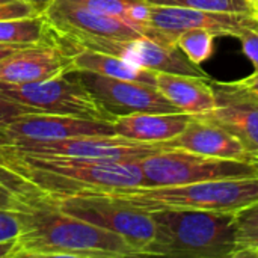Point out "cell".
<instances>
[{
  "mask_svg": "<svg viewBox=\"0 0 258 258\" xmlns=\"http://www.w3.org/2000/svg\"><path fill=\"white\" fill-rule=\"evenodd\" d=\"M2 206L20 224L9 258L141 257L119 234L62 212L50 197L24 184L8 190Z\"/></svg>",
  "mask_w": 258,
  "mask_h": 258,
  "instance_id": "6da1fadb",
  "label": "cell"
},
{
  "mask_svg": "<svg viewBox=\"0 0 258 258\" xmlns=\"http://www.w3.org/2000/svg\"><path fill=\"white\" fill-rule=\"evenodd\" d=\"M5 169L33 190L51 198L109 194L144 186L139 162H98L62 156L26 154L2 148Z\"/></svg>",
  "mask_w": 258,
  "mask_h": 258,
  "instance_id": "7a4b0ae2",
  "label": "cell"
},
{
  "mask_svg": "<svg viewBox=\"0 0 258 258\" xmlns=\"http://www.w3.org/2000/svg\"><path fill=\"white\" fill-rule=\"evenodd\" d=\"M150 215L156 233L144 255L234 258L239 249L237 212L162 209Z\"/></svg>",
  "mask_w": 258,
  "mask_h": 258,
  "instance_id": "3957f363",
  "label": "cell"
},
{
  "mask_svg": "<svg viewBox=\"0 0 258 258\" xmlns=\"http://www.w3.org/2000/svg\"><path fill=\"white\" fill-rule=\"evenodd\" d=\"M104 195L148 213L162 209L240 212L258 203V175L210 180L181 186L133 187Z\"/></svg>",
  "mask_w": 258,
  "mask_h": 258,
  "instance_id": "277c9868",
  "label": "cell"
},
{
  "mask_svg": "<svg viewBox=\"0 0 258 258\" xmlns=\"http://www.w3.org/2000/svg\"><path fill=\"white\" fill-rule=\"evenodd\" d=\"M144 186H181L210 180L258 175V160H234L204 156L186 150H166L139 160Z\"/></svg>",
  "mask_w": 258,
  "mask_h": 258,
  "instance_id": "5b68a950",
  "label": "cell"
},
{
  "mask_svg": "<svg viewBox=\"0 0 258 258\" xmlns=\"http://www.w3.org/2000/svg\"><path fill=\"white\" fill-rule=\"evenodd\" d=\"M0 92L20 104L32 107L38 113L107 122H113L115 119V116L97 101V98L74 77L71 71L44 82H0Z\"/></svg>",
  "mask_w": 258,
  "mask_h": 258,
  "instance_id": "8992f818",
  "label": "cell"
},
{
  "mask_svg": "<svg viewBox=\"0 0 258 258\" xmlns=\"http://www.w3.org/2000/svg\"><path fill=\"white\" fill-rule=\"evenodd\" d=\"M51 200L62 212L119 234L130 242L141 255H144L145 248L154 239V221L148 212L115 201L104 194L73 195Z\"/></svg>",
  "mask_w": 258,
  "mask_h": 258,
  "instance_id": "52a82bcc",
  "label": "cell"
},
{
  "mask_svg": "<svg viewBox=\"0 0 258 258\" xmlns=\"http://www.w3.org/2000/svg\"><path fill=\"white\" fill-rule=\"evenodd\" d=\"M9 150L26 154L62 156L98 162H139L151 154L169 150L165 142L147 144L118 135L79 136L57 141H20L6 145Z\"/></svg>",
  "mask_w": 258,
  "mask_h": 258,
  "instance_id": "ba28073f",
  "label": "cell"
},
{
  "mask_svg": "<svg viewBox=\"0 0 258 258\" xmlns=\"http://www.w3.org/2000/svg\"><path fill=\"white\" fill-rule=\"evenodd\" d=\"M147 26L154 30L157 42L177 45L178 35L189 29H206L216 36L239 38L243 32L257 29V21L254 14L212 12L183 6L150 5Z\"/></svg>",
  "mask_w": 258,
  "mask_h": 258,
  "instance_id": "9c48e42d",
  "label": "cell"
},
{
  "mask_svg": "<svg viewBox=\"0 0 258 258\" xmlns=\"http://www.w3.org/2000/svg\"><path fill=\"white\" fill-rule=\"evenodd\" d=\"M71 73L113 116L139 112H181L154 85L112 79L91 71Z\"/></svg>",
  "mask_w": 258,
  "mask_h": 258,
  "instance_id": "30bf717a",
  "label": "cell"
},
{
  "mask_svg": "<svg viewBox=\"0 0 258 258\" xmlns=\"http://www.w3.org/2000/svg\"><path fill=\"white\" fill-rule=\"evenodd\" d=\"M56 36H100L133 39L144 36L127 21L80 6L70 0H53L42 12Z\"/></svg>",
  "mask_w": 258,
  "mask_h": 258,
  "instance_id": "8fae6325",
  "label": "cell"
},
{
  "mask_svg": "<svg viewBox=\"0 0 258 258\" xmlns=\"http://www.w3.org/2000/svg\"><path fill=\"white\" fill-rule=\"evenodd\" d=\"M216 95L215 110L195 115L237 136L252 153L258 154V106L237 82L209 80Z\"/></svg>",
  "mask_w": 258,
  "mask_h": 258,
  "instance_id": "7c38bea8",
  "label": "cell"
},
{
  "mask_svg": "<svg viewBox=\"0 0 258 258\" xmlns=\"http://www.w3.org/2000/svg\"><path fill=\"white\" fill-rule=\"evenodd\" d=\"M11 144L20 141H57L79 136L115 135L113 124L76 116L29 113L3 128Z\"/></svg>",
  "mask_w": 258,
  "mask_h": 258,
  "instance_id": "4fadbf2b",
  "label": "cell"
},
{
  "mask_svg": "<svg viewBox=\"0 0 258 258\" xmlns=\"http://www.w3.org/2000/svg\"><path fill=\"white\" fill-rule=\"evenodd\" d=\"M73 70V54L57 44L24 47L0 60V82H44Z\"/></svg>",
  "mask_w": 258,
  "mask_h": 258,
  "instance_id": "5bb4252c",
  "label": "cell"
},
{
  "mask_svg": "<svg viewBox=\"0 0 258 258\" xmlns=\"http://www.w3.org/2000/svg\"><path fill=\"white\" fill-rule=\"evenodd\" d=\"M165 145L169 150H186L221 159L258 160V154L252 153L237 136L200 116H195L178 136L166 141Z\"/></svg>",
  "mask_w": 258,
  "mask_h": 258,
  "instance_id": "9a60e30c",
  "label": "cell"
},
{
  "mask_svg": "<svg viewBox=\"0 0 258 258\" xmlns=\"http://www.w3.org/2000/svg\"><path fill=\"white\" fill-rule=\"evenodd\" d=\"M195 118L192 113L139 112L119 115L113 119L115 135L147 144H162L178 136Z\"/></svg>",
  "mask_w": 258,
  "mask_h": 258,
  "instance_id": "2e32d148",
  "label": "cell"
},
{
  "mask_svg": "<svg viewBox=\"0 0 258 258\" xmlns=\"http://www.w3.org/2000/svg\"><path fill=\"white\" fill-rule=\"evenodd\" d=\"M156 88L181 112L192 115H204L216 109V95L209 79L157 73Z\"/></svg>",
  "mask_w": 258,
  "mask_h": 258,
  "instance_id": "e0dca14e",
  "label": "cell"
},
{
  "mask_svg": "<svg viewBox=\"0 0 258 258\" xmlns=\"http://www.w3.org/2000/svg\"><path fill=\"white\" fill-rule=\"evenodd\" d=\"M73 54V70L71 71H91L112 79L142 82L156 86V71L128 62L125 59L92 51L88 48H73L67 50Z\"/></svg>",
  "mask_w": 258,
  "mask_h": 258,
  "instance_id": "ac0fdd59",
  "label": "cell"
},
{
  "mask_svg": "<svg viewBox=\"0 0 258 258\" xmlns=\"http://www.w3.org/2000/svg\"><path fill=\"white\" fill-rule=\"evenodd\" d=\"M56 44L53 30L44 14L0 20V45H45Z\"/></svg>",
  "mask_w": 258,
  "mask_h": 258,
  "instance_id": "d6986e66",
  "label": "cell"
},
{
  "mask_svg": "<svg viewBox=\"0 0 258 258\" xmlns=\"http://www.w3.org/2000/svg\"><path fill=\"white\" fill-rule=\"evenodd\" d=\"M80 6L121 18L136 27L144 36L148 38V8L147 0H70Z\"/></svg>",
  "mask_w": 258,
  "mask_h": 258,
  "instance_id": "ffe728a7",
  "label": "cell"
},
{
  "mask_svg": "<svg viewBox=\"0 0 258 258\" xmlns=\"http://www.w3.org/2000/svg\"><path fill=\"white\" fill-rule=\"evenodd\" d=\"M216 35L206 29H189L178 35V48L197 65L204 63L212 54Z\"/></svg>",
  "mask_w": 258,
  "mask_h": 258,
  "instance_id": "44dd1931",
  "label": "cell"
},
{
  "mask_svg": "<svg viewBox=\"0 0 258 258\" xmlns=\"http://www.w3.org/2000/svg\"><path fill=\"white\" fill-rule=\"evenodd\" d=\"M150 5L183 6L212 12H236L254 14L257 9L249 0H147Z\"/></svg>",
  "mask_w": 258,
  "mask_h": 258,
  "instance_id": "7402d4cb",
  "label": "cell"
},
{
  "mask_svg": "<svg viewBox=\"0 0 258 258\" xmlns=\"http://www.w3.org/2000/svg\"><path fill=\"white\" fill-rule=\"evenodd\" d=\"M29 113H38L36 110H33L32 107H27L24 104H20L11 98H8L6 95H3L0 92V128L3 130L6 125H9L11 122H14L15 119L29 115Z\"/></svg>",
  "mask_w": 258,
  "mask_h": 258,
  "instance_id": "603a6c76",
  "label": "cell"
},
{
  "mask_svg": "<svg viewBox=\"0 0 258 258\" xmlns=\"http://www.w3.org/2000/svg\"><path fill=\"white\" fill-rule=\"evenodd\" d=\"M20 234V224L17 216L0 206V242H8L12 239H17Z\"/></svg>",
  "mask_w": 258,
  "mask_h": 258,
  "instance_id": "cb8c5ba5",
  "label": "cell"
},
{
  "mask_svg": "<svg viewBox=\"0 0 258 258\" xmlns=\"http://www.w3.org/2000/svg\"><path fill=\"white\" fill-rule=\"evenodd\" d=\"M242 42V50L246 54V57L252 62L255 71H258V30L257 29H249L243 32L239 36Z\"/></svg>",
  "mask_w": 258,
  "mask_h": 258,
  "instance_id": "d4e9b609",
  "label": "cell"
},
{
  "mask_svg": "<svg viewBox=\"0 0 258 258\" xmlns=\"http://www.w3.org/2000/svg\"><path fill=\"white\" fill-rule=\"evenodd\" d=\"M237 221H239L240 230L258 228V203L237 212Z\"/></svg>",
  "mask_w": 258,
  "mask_h": 258,
  "instance_id": "484cf974",
  "label": "cell"
},
{
  "mask_svg": "<svg viewBox=\"0 0 258 258\" xmlns=\"http://www.w3.org/2000/svg\"><path fill=\"white\" fill-rule=\"evenodd\" d=\"M11 142H9V139L6 138V135H5V132L0 128V184L8 190V189H11L14 184H15V178L5 169V166H3V154H2V148L3 147H6V145H9Z\"/></svg>",
  "mask_w": 258,
  "mask_h": 258,
  "instance_id": "4316f807",
  "label": "cell"
},
{
  "mask_svg": "<svg viewBox=\"0 0 258 258\" xmlns=\"http://www.w3.org/2000/svg\"><path fill=\"white\" fill-rule=\"evenodd\" d=\"M258 246V228H248V230H240L239 234V249L237 252L249 248H257ZM236 252V255H237ZM234 255V258H236Z\"/></svg>",
  "mask_w": 258,
  "mask_h": 258,
  "instance_id": "83f0119b",
  "label": "cell"
},
{
  "mask_svg": "<svg viewBox=\"0 0 258 258\" xmlns=\"http://www.w3.org/2000/svg\"><path fill=\"white\" fill-rule=\"evenodd\" d=\"M239 83L254 97H258V71H254L251 76L239 80Z\"/></svg>",
  "mask_w": 258,
  "mask_h": 258,
  "instance_id": "f1b7e54d",
  "label": "cell"
},
{
  "mask_svg": "<svg viewBox=\"0 0 258 258\" xmlns=\"http://www.w3.org/2000/svg\"><path fill=\"white\" fill-rule=\"evenodd\" d=\"M14 240H8V242H0V258H9L11 257V251L14 246Z\"/></svg>",
  "mask_w": 258,
  "mask_h": 258,
  "instance_id": "f546056e",
  "label": "cell"
},
{
  "mask_svg": "<svg viewBox=\"0 0 258 258\" xmlns=\"http://www.w3.org/2000/svg\"><path fill=\"white\" fill-rule=\"evenodd\" d=\"M27 3H30L39 14H42L45 9H47V6L53 2V0H26Z\"/></svg>",
  "mask_w": 258,
  "mask_h": 258,
  "instance_id": "4dcf8cb0",
  "label": "cell"
},
{
  "mask_svg": "<svg viewBox=\"0 0 258 258\" xmlns=\"http://www.w3.org/2000/svg\"><path fill=\"white\" fill-rule=\"evenodd\" d=\"M20 48H24V47H20V45H0V60L5 59L9 54H12L14 51L20 50Z\"/></svg>",
  "mask_w": 258,
  "mask_h": 258,
  "instance_id": "1f68e13d",
  "label": "cell"
},
{
  "mask_svg": "<svg viewBox=\"0 0 258 258\" xmlns=\"http://www.w3.org/2000/svg\"><path fill=\"white\" fill-rule=\"evenodd\" d=\"M242 88H243V86H242ZM243 89H245V88H243ZM245 91H246V89H245ZM246 92H248V91H246ZM248 95H249V98H251V100H252V101H254V103L258 106V97H254V95H252V94H249V92H248Z\"/></svg>",
  "mask_w": 258,
  "mask_h": 258,
  "instance_id": "d6a6232c",
  "label": "cell"
},
{
  "mask_svg": "<svg viewBox=\"0 0 258 258\" xmlns=\"http://www.w3.org/2000/svg\"><path fill=\"white\" fill-rule=\"evenodd\" d=\"M254 6H255V9H258V0H249Z\"/></svg>",
  "mask_w": 258,
  "mask_h": 258,
  "instance_id": "836d02e7",
  "label": "cell"
},
{
  "mask_svg": "<svg viewBox=\"0 0 258 258\" xmlns=\"http://www.w3.org/2000/svg\"><path fill=\"white\" fill-rule=\"evenodd\" d=\"M254 17H255V21H257V30H258V9L254 12Z\"/></svg>",
  "mask_w": 258,
  "mask_h": 258,
  "instance_id": "e575fe53",
  "label": "cell"
},
{
  "mask_svg": "<svg viewBox=\"0 0 258 258\" xmlns=\"http://www.w3.org/2000/svg\"><path fill=\"white\" fill-rule=\"evenodd\" d=\"M8 2H14V0H0V3H8Z\"/></svg>",
  "mask_w": 258,
  "mask_h": 258,
  "instance_id": "d590c367",
  "label": "cell"
},
{
  "mask_svg": "<svg viewBox=\"0 0 258 258\" xmlns=\"http://www.w3.org/2000/svg\"><path fill=\"white\" fill-rule=\"evenodd\" d=\"M0 186H2V184H0ZM2 187H3V186H2Z\"/></svg>",
  "mask_w": 258,
  "mask_h": 258,
  "instance_id": "8d00e7d4",
  "label": "cell"
}]
</instances>
